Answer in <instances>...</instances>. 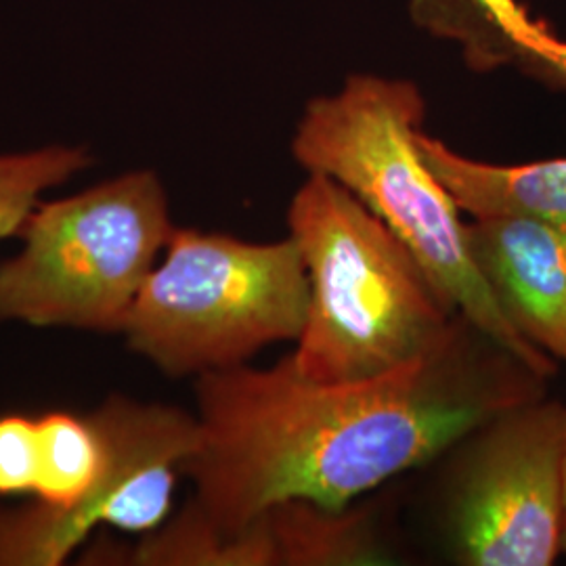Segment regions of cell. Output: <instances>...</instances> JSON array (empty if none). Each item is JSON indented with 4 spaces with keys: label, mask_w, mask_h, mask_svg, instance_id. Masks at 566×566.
Listing matches in <instances>:
<instances>
[{
    "label": "cell",
    "mask_w": 566,
    "mask_h": 566,
    "mask_svg": "<svg viewBox=\"0 0 566 566\" xmlns=\"http://www.w3.org/2000/svg\"><path fill=\"white\" fill-rule=\"evenodd\" d=\"M546 382L462 315L439 348L369 380L315 382L290 355L208 371L196 378L191 502L227 535L285 500L350 506L491 416L546 397Z\"/></svg>",
    "instance_id": "1"
},
{
    "label": "cell",
    "mask_w": 566,
    "mask_h": 566,
    "mask_svg": "<svg viewBox=\"0 0 566 566\" xmlns=\"http://www.w3.org/2000/svg\"><path fill=\"white\" fill-rule=\"evenodd\" d=\"M426 102L413 82L355 74L306 103L292 139L306 175L340 182L405 243L447 304L549 380L558 361L510 325L470 252L468 221L418 145Z\"/></svg>",
    "instance_id": "2"
},
{
    "label": "cell",
    "mask_w": 566,
    "mask_h": 566,
    "mask_svg": "<svg viewBox=\"0 0 566 566\" xmlns=\"http://www.w3.org/2000/svg\"><path fill=\"white\" fill-rule=\"evenodd\" d=\"M287 235L308 277L290 361L338 385L385 376L439 348L460 315L405 243L340 182L306 175L287 206Z\"/></svg>",
    "instance_id": "3"
},
{
    "label": "cell",
    "mask_w": 566,
    "mask_h": 566,
    "mask_svg": "<svg viewBox=\"0 0 566 566\" xmlns=\"http://www.w3.org/2000/svg\"><path fill=\"white\" fill-rule=\"evenodd\" d=\"M198 447V416L177 405L112 395L86 418L42 413L36 502L0 506V566L63 565L99 525L156 531Z\"/></svg>",
    "instance_id": "4"
},
{
    "label": "cell",
    "mask_w": 566,
    "mask_h": 566,
    "mask_svg": "<svg viewBox=\"0 0 566 566\" xmlns=\"http://www.w3.org/2000/svg\"><path fill=\"white\" fill-rule=\"evenodd\" d=\"M308 277L296 242H243L177 227L120 334L170 378L245 365L266 346L296 343Z\"/></svg>",
    "instance_id": "5"
},
{
    "label": "cell",
    "mask_w": 566,
    "mask_h": 566,
    "mask_svg": "<svg viewBox=\"0 0 566 566\" xmlns=\"http://www.w3.org/2000/svg\"><path fill=\"white\" fill-rule=\"evenodd\" d=\"M175 229L154 170L39 203L0 264V324L122 332Z\"/></svg>",
    "instance_id": "6"
},
{
    "label": "cell",
    "mask_w": 566,
    "mask_h": 566,
    "mask_svg": "<svg viewBox=\"0 0 566 566\" xmlns=\"http://www.w3.org/2000/svg\"><path fill=\"white\" fill-rule=\"evenodd\" d=\"M566 405L507 407L468 430L443 462L439 526L460 566H549L563 554ZM434 462V464H437Z\"/></svg>",
    "instance_id": "7"
},
{
    "label": "cell",
    "mask_w": 566,
    "mask_h": 566,
    "mask_svg": "<svg viewBox=\"0 0 566 566\" xmlns=\"http://www.w3.org/2000/svg\"><path fill=\"white\" fill-rule=\"evenodd\" d=\"M472 259L526 343L566 364V229L523 217L468 221Z\"/></svg>",
    "instance_id": "8"
},
{
    "label": "cell",
    "mask_w": 566,
    "mask_h": 566,
    "mask_svg": "<svg viewBox=\"0 0 566 566\" xmlns=\"http://www.w3.org/2000/svg\"><path fill=\"white\" fill-rule=\"evenodd\" d=\"M426 163L472 219L523 217L566 229V158L528 164L481 163L418 133Z\"/></svg>",
    "instance_id": "9"
},
{
    "label": "cell",
    "mask_w": 566,
    "mask_h": 566,
    "mask_svg": "<svg viewBox=\"0 0 566 566\" xmlns=\"http://www.w3.org/2000/svg\"><path fill=\"white\" fill-rule=\"evenodd\" d=\"M259 518L275 566L390 565L395 558L376 504L327 507L298 497L264 510Z\"/></svg>",
    "instance_id": "10"
},
{
    "label": "cell",
    "mask_w": 566,
    "mask_h": 566,
    "mask_svg": "<svg viewBox=\"0 0 566 566\" xmlns=\"http://www.w3.org/2000/svg\"><path fill=\"white\" fill-rule=\"evenodd\" d=\"M112 558L109 565L145 566H275V554L263 523L256 518L235 535L212 525L202 510L189 502L181 512L147 533L142 544L93 552Z\"/></svg>",
    "instance_id": "11"
},
{
    "label": "cell",
    "mask_w": 566,
    "mask_h": 566,
    "mask_svg": "<svg viewBox=\"0 0 566 566\" xmlns=\"http://www.w3.org/2000/svg\"><path fill=\"white\" fill-rule=\"evenodd\" d=\"M88 164L91 154L81 145H44L0 154V242L20 235L42 196L72 181Z\"/></svg>",
    "instance_id": "12"
},
{
    "label": "cell",
    "mask_w": 566,
    "mask_h": 566,
    "mask_svg": "<svg viewBox=\"0 0 566 566\" xmlns=\"http://www.w3.org/2000/svg\"><path fill=\"white\" fill-rule=\"evenodd\" d=\"M39 472V418L0 416V497L34 493Z\"/></svg>",
    "instance_id": "13"
},
{
    "label": "cell",
    "mask_w": 566,
    "mask_h": 566,
    "mask_svg": "<svg viewBox=\"0 0 566 566\" xmlns=\"http://www.w3.org/2000/svg\"><path fill=\"white\" fill-rule=\"evenodd\" d=\"M537 78L566 88V41L558 39Z\"/></svg>",
    "instance_id": "14"
},
{
    "label": "cell",
    "mask_w": 566,
    "mask_h": 566,
    "mask_svg": "<svg viewBox=\"0 0 566 566\" xmlns=\"http://www.w3.org/2000/svg\"><path fill=\"white\" fill-rule=\"evenodd\" d=\"M560 547L566 554V453L565 465H563V526H560Z\"/></svg>",
    "instance_id": "15"
}]
</instances>
